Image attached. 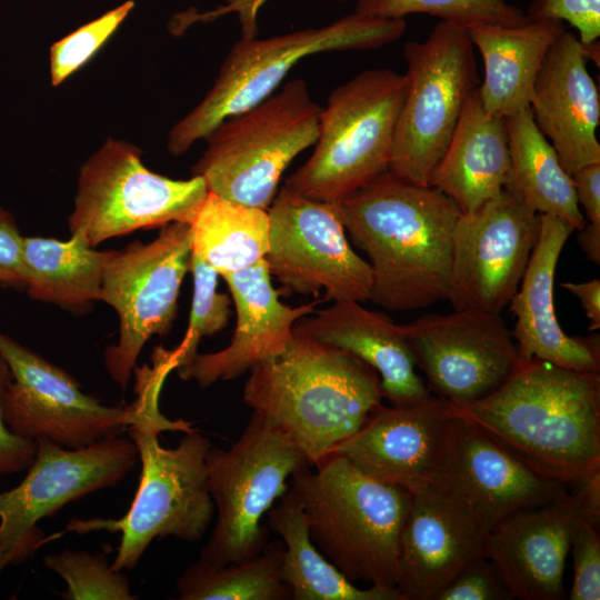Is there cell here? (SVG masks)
Returning a JSON list of instances; mask_svg holds the SVG:
<instances>
[{"instance_id":"cell-34","label":"cell","mask_w":600,"mask_h":600,"mask_svg":"<svg viewBox=\"0 0 600 600\" xmlns=\"http://www.w3.org/2000/svg\"><path fill=\"white\" fill-rule=\"evenodd\" d=\"M43 563L66 582L61 597L67 600H133L129 579L114 570L107 556L64 549L46 556Z\"/></svg>"},{"instance_id":"cell-40","label":"cell","mask_w":600,"mask_h":600,"mask_svg":"<svg viewBox=\"0 0 600 600\" xmlns=\"http://www.w3.org/2000/svg\"><path fill=\"white\" fill-rule=\"evenodd\" d=\"M268 0H228L211 11L199 13L197 11H184L176 14L170 21V30L174 34L182 33L196 22H210L224 14L237 13L242 38H253L258 34L257 17L259 9Z\"/></svg>"},{"instance_id":"cell-44","label":"cell","mask_w":600,"mask_h":600,"mask_svg":"<svg viewBox=\"0 0 600 600\" xmlns=\"http://www.w3.org/2000/svg\"><path fill=\"white\" fill-rule=\"evenodd\" d=\"M578 500L586 520L599 526L600 522V464H597L568 483Z\"/></svg>"},{"instance_id":"cell-5","label":"cell","mask_w":600,"mask_h":600,"mask_svg":"<svg viewBox=\"0 0 600 600\" xmlns=\"http://www.w3.org/2000/svg\"><path fill=\"white\" fill-rule=\"evenodd\" d=\"M291 477L314 546L349 580L397 588L411 492L367 476L331 452Z\"/></svg>"},{"instance_id":"cell-38","label":"cell","mask_w":600,"mask_h":600,"mask_svg":"<svg viewBox=\"0 0 600 600\" xmlns=\"http://www.w3.org/2000/svg\"><path fill=\"white\" fill-rule=\"evenodd\" d=\"M530 21H567L579 32L582 46L599 41L600 0H532L526 13Z\"/></svg>"},{"instance_id":"cell-3","label":"cell","mask_w":600,"mask_h":600,"mask_svg":"<svg viewBox=\"0 0 600 600\" xmlns=\"http://www.w3.org/2000/svg\"><path fill=\"white\" fill-rule=\"evenodd\" d=\"M249 372L244 403L311 467L354 434L383 398L369 364L296 327L283 352Z\"/></svg>"},{"instance_id":"cell-35","label":"cell","mask_w":600,"mask_h":600,"mask_svg":"<svg viewBox=\"0 0 600 600\" xmlns=\"http://www.w3.org/2000/svg\"><path fill=\"white\" fill-rule=\"evenodd\" d=\"M189 271L193 276V296L188 329L180 344L168 350L174 369L188 364L198 353L200 340L223 330L232 314V299L217 291L219 273L194 254Z\"/></svg>"},{"instance_id":"cell-39","label":"cell","mask_w":600,"mask_h":600,"mask_svg":"<svg viewBox=\"0 0 600 600\" xmlns=\"http://www.w3.org/2000/svg\"><path fill=\"white\" fill-rule=\"evenodd\" d=\"M516 599L496 564L486 556L469 564L438 600Z\"/></svg>"},{"instance_id":"cell-42","label":"cell","mask_w":600,"mask_h":600,"mask_svg":"<svg viewBox=\"0 0 600 600\" xmlns=\"http://www.w3.org/2000/svg\"><path fill=\"white\" fill-rule=\"evenodd\" d=\"M10 380L11 372L0 357V398ZM36 447V441L21 438L8 429L0 409V477L27 470L33 460Z\"/></svg>"},{"instance_id":"cell-19","label":"cell","mask_w":600,"mask_h":600,"mask_svg":"<svg viewBox=\"0 0 600 600\" xmlns=\"http://www.w3.org/2000/svg\"><path fill=\"white\" fill-rule=\"evenodd\" d=\"M453 418V406L432 394L408 406H380L331 452L379 482L413 492L438 470Z\"/></svg>"},{"instance_id":"cell-11","label":"cell","mask_w":600,"mask_h":600,"mask_svg":"<svg viewBox=\"0 0 600 600\" xmlns=\"http://www.w3.org/2000/svg\"><path fill=\"white\" fill-rule=\"evenodd\" d=\"M208 194L203 178L173 180L152 172L141 151L108 139L81 167L69 229L91 247L140 229L190 224Z\"/></svg>"},{"instance_id":"cell-21","label":"cell","mask_w":600,"mask_h":600,"mask_svg":"<svg viewBox=\"0 0 600 600\" xmlns=\"http://www.w3.org/2000/svg\"><path fill=\"white\" fill-rule=\"evenodd\" d=\"M237 321L229 346L211 353H197L177 369L182 380L207 388L249 372L254 366L279 356L287 348L296 323L314 312L319 301L298 307L280 302L264 259L247 269L224 273Z\"/></svg>"},{"instance_id":"cell-8","label":"cell","mask_w":600,"mask_h":600,"mask_svg":"<svg viewBox=\"0 0 600 600\" xmlns=\"http://www.w3.org/2000/svg\"><path fill=\"white\" fill-rule=\"evenodd\" d=\"M322 107L302 79L226 118L206 137L207 148L192 167L209 192L267 210L291 161L316 143Z\"/></svg>"},{"instance_id":"cell-27","label":"cell","mask_w":600,"mask_h":600,"mask_svg":"<svg viewBox=\"0 0 600 600\" xmlns=\"http://www.w3.org/2000/svg\"><path fill=\"white\" fill-rule=\"evenodd\" d=\"M564 30L558 20L528 21L519 27H468L470 40L483 61L484 76L478 94L489 113L506 119L529 107L546 54Z\"/></svg>"},{"instance_id":"cell-23","label":"cell","mask_w":600,"mask_h":600,"mask_svg":"<svg viewBox=\"0 0 600 600\" xmlns=\"http://www.w3.org/2000/svg\"><path fill=\"white\" fill-rule=\"evenodd\" d=\"M576 229L563 219L540 214V232L519 288L509 302L518 364L541 360L589 373L600 371L599 334L568 336L554 311L553 284L562 249Z\"/></svg>"},{"instance_id":"cell-31","label":"cell","mask_w":600,"mask_h":600,"mask_svg":"<svg viewBox=\"0 0 600 600\" xmlns=\"http://www.w3.org/2000/svg\"><path fill=\"white\" fill-rule=\"evenodd\" d=\"M189 226L192 254L219 276L252 267L269 251L268 210L209 191Z\"/></svg>"},{"instance_id":"cell-25","label":"cell","mask_w":600,"mask_h":600,"mask_svg":"<svg viewBox=\"0 0 600 600\" xmlns=\"http://www.w3.org/2000/svg\"><path fill=\"white\" fill-rule=\"evenodd\" d=\"M313 313L294 327L369 364L380 378L383 398L392 406L412 404L431 396L416 371V361L400 324L390 317L353 300L334 301Z\"/></svg>"},{"instance_id":"cell-15","label":"cell","mask_w":600,"mask_h":600,"mask_svg":"<svg viewBox=\"0 0 600 600\" xmlns=\"http://www.w3.org/2000/svg\"><path fill=\"white\" fill-rule=\"evenodd\" d=\"M270 274L287 290L327 300L369 301L372 271L358 256L332 203L316 201L284 186L270 209Z\"/></svg>"},{"instance_id":"cell-30","label":"cell","mask_w":600,"mask_h":600,"mask_svg":"<svg viewBox=\"0 0 600 600\" xmlns=\"http://www.w3.org/2000/svg\"><path fill=\"white\" fill-rule=\"evenodd\" d=\"M112 251H98L78 236L68 241L23 240L24 289L30 298L81 309L100 298L104 266Z\"/></svg>"},{"instance_id":"cell-4","label":"cell","mask_w":600,"mask_h":600,"mask_svg":"<svg viewBox=\"0 0 600 600\" xmlns=\"http://www.w3.org/2000/svg\"><path fill=\"white\" fill-rule=\"evenodd\" d=\"M456 411L547 478L570 483L600 464V374L519 363L493 393Z\"/></svg>"},{"instance_id":"cell-22","label":"cell","mask_w":600,"mask_h":600,"mask_svg":"<svg viewBox=\"0 0 600 600\" xmlns=\"http://www.w3.org/2000/svg\"><path fill=\"white\" fill-rule=\"evenodd\" d=\"M581 519V507L567 490L541 506L512 514L489 531L486 554L516 599L566 598L564 567Z\"/></svg>"},{"instance_id":"cell-2","label":"cell","mask_w":600,"mask_h":600,"mask_svg":"<svg viewBox=\"0 0 600 600\" xmlns=\"http://www.w3.org/2000/svg\"><path fill=\"white\" fill-rule=\"evenodd\" d=\"M346 232L369 258V301L411 311L448 301L461 211L442 191L386 171L338 203Z\"/></svg>"},{"instance_id":"cell-17","label":"cell","mask_w":600,"mask_h":600,"mask_svg":"<svg viewBox=\"0 0 600 600\" xmlns=\"http://www.w3.org/2000/svg\"><path fill=\"white\" fill-rule=\"evenodd\" d=\"M540 232V214L504 189L456 224L448 301L501 313L517 292Z\"/></svg>"},{"instance_id":"cell-6","label":"cell","mask_w":600,"mask_h":600,"mask_svg":"<svg viewBox=\"0 0 600 600\" xmlns=\"http://www.w3.org/2000/svg\"><path fill=\"white\" fill-rule=\"evenodd\" d=\"M404 74L370 69L334 88L311 157L284 181L306 198L338 203L389 170L406 96Z\"/></svg>"},{"instance_id":"cell-41","label":"cell","mask_w":600,"mask_h":600,"mask_svg":"<svg viewBox=\"0 0 600 600\" xmlns=\"http://www.w3.org/2000/svg\"><path fill=\"white\" fill-rule=\"evenodd\" d=\"M23 240L14 218L0 208V283L24 289Z\"/></svg>"},{"instance_id":"cell-46","label":"cell","mask_w":600,"mask_h":600,"mask_svg":"<svg viewBox=\"0 0 600 600\" xmlns=\"http://www.w3.org/2000/svg\"><path fill=\"white\" fill-rule=\"evenodd\" d=\"M8 564H10L9 560L7 559V557L1 552L0 550V572L3 570L4 567H7Z\"/></svg>"},{"instance_id":"cell-7","label":"cell","mask_w":600,"mask_h":600,"mask_svg":"<svg viewBox=\"0 0 600 600\" xmlns=\"http://www.w3.org/2000/svg\"><path fill=\"white\" fill-rule=\"evenodd\" d=\"M406 28L403 18L353 13L320 28L238 40L206 97L170 129L168 150L174 156L184 153L226 118L270 97L303 58L328 51L377 49L398 40Z\"/></svg>"},{"instance_id":"cell-24","label":"cell","mask_w":600,"mask_h":600,"mask_svg":"<svg viewBox=\"0 0 600 600\" xmlns=\"http://www.w3.org/2000/svg\"><path fill=\"white\" fill-rule=\"evenodd\" d=\"M586 61L579 39L564 30L546 54L529 103L536 126L570 176L600 163V98Z\"/></svg>"},{"instance_id":"cell-32","label":"cell","mask_w":600,"mask_h":600,"mask_svg":"<svg viewBox=\"0 0 600 600\" xmlns=\"http://www.w3.org/2000/svg\"><path fill=\"white\" fill-rule=\"evenodd\" d=\"M283 542L267 543L256 557L220 567L191 563L177 581L180 600H287L281 580Z\"/></svg>"},{"instance_id":"cell-47","label":"cell","mask_w":600,"mask_h":600,"mask_svg":"<svg viewBox=\"0 0 600 600\" xmlns=\"http://www.w3.org/2000/svg\"><path fill=\"white\" fill-rule=\"evenodd\" d=\"M339 1H343V0H339Z\"/></svg>"},{"instance_id":"cell-20","label":"cell","mask_w":600,"mask_h":600,"mask_svg":"<svg viewBox=\"0 0 600 600\" xmlns=\"http://www.w3.org/2000/svg\"><path fill=\"white\" fill-rule=\"evenodd\" d=\"M488 531L459 502L426 486L411 492L399 544L397 589L404 600H438L473 561Z\"/></svg>"},{"instance_id":"cell-13","label":"cell","mask_w":600,"mask_h":600,"mask_svg":"<svg viewBox=\"0 0 600 600\" xmlns=\"http://www.w3.org/2000/svg\"><path fill=\"white\" fill-rule=\"evenodd\" d=\"M22 481L0 492V550L10 564L26 561L48 538L37 526L67 503L118 484L139 460L131 438L113 437L80 448L47 439Z\"/></svg>"},{"instance_id":"cell-37","label":"cell","mask_w":600,"mask_h":600,"mask_svg":"<svg viewBox=\"0 0 600 600\" xmlns=\"http://www.w3.org/2000/svg\"><path fill=\"white\" fill-rule=\"evenodd\" d=\"M597 524L581 519L574 529L570 552L573 581L570 600L600 599V539Z\"/></svg>"},{"instance_id":"cell-26","label":"cell","mask_w":600,"mask_h":600,"mask_svg":"<svg viewBox=\"0 0 600 600\" xmlns=\"http://www.w3.org/2000/svg\"><path fill=\"white\" fill-rule=\"evenodd\" d=\"M509 166L506 119L483 108L477 89L462 110L430 187L448 196L462 214H470L504 189Z\"/></svg>"},{"instance_id":"cell-12","label":"cell","mask_w":600,"mask_h":600,"mask_svg":"<svg viewBox=\"0 0 600 600\" xmlns=\"http://www.w3.org/2000/svg\"><path fill=\"white\" fill-rule=\"evenodd\" d=\"M191 254L190 226L171 222L151 242L133 241L107 261L99 300L116 310L119 339L106 349L104 367L122 390L147 341L169 333Z\"/></svg>"},{"instance_id":"cell-33","label":"cell","mask_w":600,"mask_h":600,"mask_svg":"<svg viewBox=\"0 0 600 600\" xmlns=\"http://www.w3.org/2000/svg\"><path fill=\"white\" fill-rule=\"evenodd\" d=\"M354 13L379 18L424 13L467 27H519L530 21L521 9L506 0H357Z\"/></svg>"},{"instance_id":"cell-43","label":"cell","mask_w":600,"mask_h":600,"mask_svg":"<svg viewBox=\"0 0 600 600\" xmlns=\"http://www.w3.org/2000/svg\"><path fill=\"white\" fill-rule=\"evenodd\" d=\"M574 191L586 228L600 233V163H592L577 170L572 176Z\"/></svg>"},{"instance_id":"cell-1","label":"cell","mask_w":600,"mask_h":600,"mask_svg":"<svg viewBox=\"0 0 600 600\" xmlns=\"http://www.w3.org/2000/svg\"><path fill=\"white\" fill-rule=\"evenodd\" d=\"M134 371L139 416L127 430L138 451L141 474L131 507L120 519H72L66 527L79 534L120 532L111 563L117 571L132 570L156 538L201 540L214 516L206 466L210 441L192 422L170 420L161 413L159 394L167 371L157 366Z\"/></svg>"},{"instance_id":"cell-14","label":"cell","mask_w":600,"mask_h":600,"mask_svg":"<svg viewBox=\"0 0 600 600\" xmlns=\"http://www.w3.org/2000/svg\"><path fill=\"white\" fill-rule=\"evenodd\" d=\"M0 357L11 372L0 398L1 416L21 438L80 448L119 437L138 419L137 400L128 407L102 404L66 370L1 332Z\"/></svg>"},{"instance_id":"cell-36","label":"cell","mask_w":600,"mask_h":600,"mask_svg":"<svg viewBox=\"0 0 600 600\" xmlns=\"http://www.w3.org/2000/svg\"><path fill=\"white\" fill-rule=\"evenodd\" d=\"M133 7L134 2L128 0L54 42L49 53L51 83L59 86L87 63L116 32Z\"/></svg>"},{"instance_id":"cell-18","label":"cell","mask_w":600,"mask_h":600,"mask_svg":"<svg viewBox=\"0 0 600 600\" xmlns=\"http://www.w3.org/2000/svg\"><path fill=\"white\" fill-rule=\"evenodd\" d=\"M428 486L459 502L488 532L568 490L567 483L527 467L456 409L444 456Z\"/></svg>"},{"instance_id":"cell-9","label":"cell","mask_w":600,"mask_h":600,"mask_svg":"<svg viewBox=\"0 0 600 600\" xmlns=\"http://www.w3.org/2000/svg\"><path fill=\"white\" fill-rule=\"evenodd\" d=\"M406 96L398 119L389 171L430 187L469 97L480 83L468 27L441 20L424 41L403 48Z\"/></svg>"},{"instance_id":"cell-28","label":"cell","mask_w":600,"mask_h":600,"mask_svg":"<svg viewBox=\"0 0 600 600\" xmlns=\"http://www.w3.org/2000/svg\"><path fill=\"white\" fill-rule=\"evenodd\" d=\"M510 166L504 190L538 214L566 220L578 231L586 226L572 177L536 126L530 108L506 118Z\"/></svg>"},{"instance_id":"cell-29","label":"cell","mask_w":600,"mask_h":600,"mask_svg":"<svg viewBox=\"0 0 600 600\" xmlns=\"http://www.w3.org/2000/svg\"><path fill=\"white\" fill-rule=\"evenodd\" d=\"M267 518L268 528L283 541L281 580L292 600H404L397 588H359L332 564L312 542L301 504L290 488Z\"/></svg>"},{"instance_id":"cell-16","label":"cell","mask_w":600,"mask_h":600,"mask_svg":"<svg viewBox=\"0 0 600 600\" xmlns=\"http://www.w3.org/2000/svg\"><path fill=\"white\" fill-rule=\"evenodd\" d=\"M400 327L430 387L456 408L490 396L518 367L517 343L501 313H427Z\"/></svg>"},{"instance_id":"cell-45","label":"cell","mask_w":600,"mask_h":600,"mask_svg":"<svg viewBox=\"0 0 600 600\" xmlns=\"http://www.w3.org/2000/svg\"><path fill=\"white\" fill-rule=\"evenodd\" d=\"M562 288L571 292L581 303L589 320V331L600 329V280L598 278L582 282H562Z\"/></svg>"},{"instance_id":"cell-10","label":"cell","mask_w":600,"mask_h":600,"mask_svg":"<svg viewBox=\"0 0 600 600\" xmlns=\"http://www.w3.org/2000/svg\"><path fill=\"white\" fill-rule=\"evenodd\" d=\"M207 483L216 522L199 561L220 567L258 556L268 543L262 518L289 490L287 482L304 467V454L252 413L228 449L210 448Z\"/></svg>"}]
</instances>
